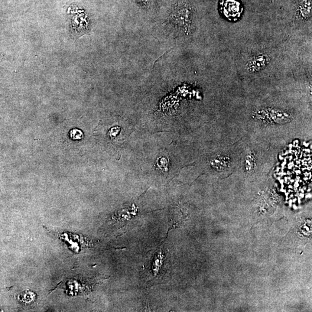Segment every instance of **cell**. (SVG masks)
<instances>
[{
    "label": "cell",
    "instance_id": "cell-6",
    "mask_svg": "<svg viewBox=\"0 0 312 312\" xmlns=\"http://www.w3.org/2000/svg\"><path fill=\"white\" fill-rule=\"evenodd\" d=\"M138 1L141 2L143 4L146 5L149 2V0H138Z\"/></svg>",
    "mask_w": 312,
    "mask_h": 312
},
{
    "label": "cell",
    "instance_id": "cell-4",
    "mask_svg": "<svg viewBox=\"0 0 312 312\" xmlns=\"http://www.w3.org/2000/svg\"><path fill=\"white\" fill-rule=\"evenodd\" d=\"M71 137L75 140H80L83 138V134L82 131L78 129H74L71 131Z\"/></svg>",
    "mask_w": 312,
    "mask_h": 312
},
{
    "label": "cell",
    "instance_id": "cell-2",
    "mask_svg": "<svg viewBox=\"0 0 312 312\" xmlns=\"http://www.w3.org/2000/svg\"><path fill=\"white\" fill-rule=\"evenodd\" d=\"M221 9L223 14L230 19L239 17L242 12V6L238 0H222Z\"/></svg>",
    "mask_w": 312,
    "mask_h": 312
},
{
    "label": "cell",
    "instance_id": "cell-3",
    "mask_svg": "<svg viewBox=\"0 0 312 312\" xmlns=\"http://www.w3.org/2000/svg\"><path fill=\"white\" fill-rule=\"evenodd\" d=\"M264 57H259L257 59L253 61V63H255V66H253V68H254L255 70L260 69V68H262V67H264L265 65V58Z\"/></svg>",
    "mask_w": 312,
    "mask_h": 312
},
{
    "label": "cell",
    "instance_id": "cell-1",
    "mask_svg": "<svg viewBox=\"0 0 312 312\" xmlns=\"http://www.w3.org/2000/svg\"><path fill=\"white\" fill-rule=\"evenodd\" d=\"M72 26L73 31L76 35H82L87 33L90 30V23L88 17L85 12L77 11L73 15Z\"/></svg>",
    "mask_w": 312,
    "mask_h": 312
},
{
    "label": "cell",
    "instance_id": "cell-5",
    "mask_svg": "<svg viewBox=\"0 0 312 312\" xmlns=\"http://www.w3.org/2000/svg\"><path fill=\"white\" fill-rule=\"evenodd\" d=\"M121 130V128L120 127H115V128H112L109 131V135L112 139L115 138L116 136L119 135V133Z\"/></svg>",
    "mask_w": 312,
    "mask_h": 312
}]
</instances>
